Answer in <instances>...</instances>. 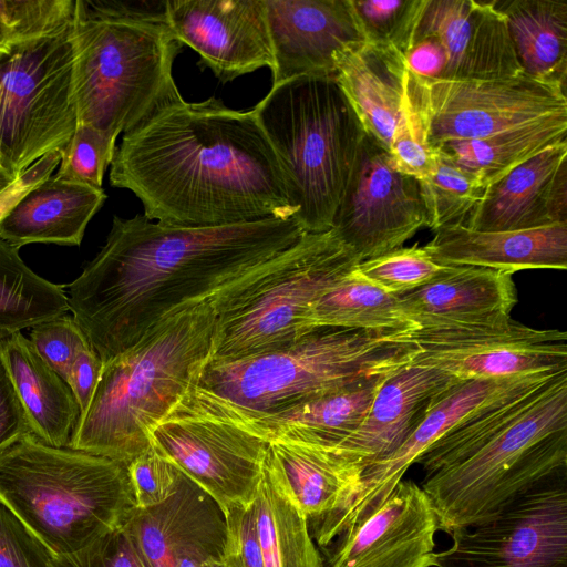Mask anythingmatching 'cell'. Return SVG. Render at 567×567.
<instances>
[{"label":"cell","instance_id":"6da1fadb","mask_svg":"<svg viewBox=\"0 0 567 567\" xmlns=\"http://www.w3.org/2000/svg\"><path fill=\"white\" fill-rule=\"evenodd\" d=\"M317 235L295 218L182 227L114 216L105 245L69 285V310L105 363L190 308L220 312L297 262Z\"/></svg>","mask_w":567,"mask_h":567},{"label":"cell","instance_id":"7a4b0ae2","mask_svg":"<svg viewBox=\"0 0 567 567\" xmlns=\"http://www.w3.org/2000/svg\"><path fill=\"white\" fill-rule=\"evenodd\" d=\"M110 184L164 225L223 226L293 218L281 167L252 111L183 97L125 132Z\"/></svg>","mask_w":567,"mask_h":567},{"label":"cell","instance_id":"3957f363","mask_svg":"<svg viewBox=\"0 0 567 567\" xmlns=\"http://www.w3.org/2000/svg\"><path fill=\"white\" fill-rule=\"evenodd\" d=\"M217 309L190 308L103 363L86 412L68 447L128 465L152 443L150 430L197 384L213 359Z\"/></svg>","mask_w":567,"mask_h":567},{"label":"cell","instance_id":"277c9868","mask_svg":"<svg viewBox=\"0 0 567 567\" xmlns=\"http://www.w3.org/2000/svg\"><path fill=\"white\" fill-rule=\"evenodd\" d=\"M70 38L78 124L117 138L182 97L173 64L183 44L167 22L127 16L112 0H75Z\"/></svg>","mask_w":567,"mask_h":567},{"label":"cell","instance_id":"5b68a950","mask_svg":"<svg viewBox=\"0 0 567 567\" xmlns=\"http://www.w3.org/2000/svg\"><path fill=\"white\" fill-rule=\"evenodd\" d=\"M0 501L53 557L122 527L136 507L126 465L32 434L0 452Z\"/></svg>","mask_w":567,"mask_h":567},{"label":"cell","instance_id":"8992f818","mask_svg":"<svg viewBox=\"0 0 567 567\" xmlns=\"http://www.w3.org/2000/svg\"><path fill=\"white\" fill-rule=\"evenodd\" d=\"M281 167L303 233L332 228L363 133L334 75L272 84L251 110Z\"/></svg>","mask_w":567,"mask_h":567},{"label":"cell","instance_id":"52a82bcc","mask_svg":"<svg viewBox=\"0 0 567 567\" xmlns=\"http://www.w3.org/2000/svg\"><path fill=\"white\" fill-rule=\"evenodd\" d=\"M567 472V372L465 458L423 477L439 529L484 523L543 481Z\"/></svg>","mask_w":567,"mask_h":567},{"label":"cell","instance_id":"ba28073f","mask_svg":"<svg viewBox=\"0 0 567 567\" xmlns=\"http://www.w3.org/2000/svg\"><path fill=\"white\" fill-rule=\"evenodd\" d=\"M409 343L389 336L320 330L295 343L235 360H210L195 385L239 408L272 413L386 377L404 365Z\"/></svg>","mask_w":567,"mask_h":567},{"label":"cell","instance_id":"9c48e42d","mask_svg":"<svg viewBox=\"0 0 567 567\" xmlns=\"http://www.w3.org/2000/svg\"><path fill=\"white\" fill-rule=\"evenodd\" d=\"M76 125L70 28L4 56L0 63L3 171L18 178L44 155L62 152Z\"/></svg>","mask_w":567,"mask_h":567},{"label":"cell","instance_id":"30bf717a","mask_svg":"<svg viewBox=\"0 0 567 567\" xmlns=\"http://www.w3.org/2000/svg\"><path fill=\"white\" fill-rule=\"evenodd\" d=\"M359 262L332 229L319 233L297 262L217 312L212 360L271 351L306 337L313 300Z\"/></svg>","mask_w":567,"mask_h":567},{"label":"cell","instance_id":"8fae6325","mask_svg":"<svg viewBox=\"0 0 567 567\" xmlns=\"http://www.w3.org/2000/svg\"><path fill=\"white\" fill-rule=\"evenodd\" d=\"M405 80L433 151L449 142L567 118L566 86L525 74L497 80H426L406 68Z\"/></svg>","mask_w":567,"mask_h":567},{"label":"cell","instance_id":"7c38bea8","mask_svg":"<svg viewBox=\"0 0 567 567\" xmlns=\"http://www.w3.org/2000/svg\"><path fill=\"white\" fill-rule=\"evenodd\" d=\"M404 59L411 72L426 80H497L524 74L494 0H421Z\"/></svg>","mask_w":567,"mask_h":567},{"label":"cell","instance_id":"4fadbf2b","mask_svg":"<svg viewBox=\"0 0 567 567\" xmlns=\"http://www.w3.org/2000/svg\"><path fill=\"white\" fill-rule=\"evenodd\" d=\"M450 534L451 547L433 553L432 567H567V472Z\"/></svg>","mask_w":567,"mask_h":567},{"label":"cell","instance_id":"5bb4252c","mask_svg":"<svg viewBox=\"0 0 567 567\" xmlns=\"http://www.w3.org/2000/svg\"><path fill=\"white\" fill-rule=\"evenodd\" d=\"M409 343L408 365L440 370L460 381L567 370V333L509 319L489 326L432 327L389 334Z\"/></svg>","mask_w":567,"mask_h":567},{"label":"cell","instance_id":"9a60e30c","mask_svg":"<svg viewBox=\"0 0 567 567\" xmlns=\"http://www.w3.org/2000/svg\"><path fill=\"white\" fill-rule=\"evenodd\" d=\"M427 225L419 179L398 171L389 151L363 132L333 233L361 262L403 247Z\"/></svg>","mask_w":567,"mask_h":567},{"label":"cell","instance_id":"2e32d148","mask_svg":"<svg viewBox=\"0 0 567 567\" xmlns=\"http://www.w3.org/2000/svg\"><path fill=\"white\" fill-rule=\"evenodd\" d=\"M152 442L225 512L256 497L268 443L233 425L173 408Z\"/></svg>","mask_w":567,"mask_h":567},{"label":"cell","instance_id":"e0dca14e","mask_svg":"<svg viewBox=\"0 0 567 567\" xmlns=\"http://www.w3.org/2000/svg\"><path fill=\"white\" fill-rule=\"evenodd\" d=\"M544 372L548 371L502 379L456 381L435 394L420 413L404 441L390 455L363 472L360 491L350 505L313 533L312 538L321 548L329 547L348 526L361 520L381 505L409 467L435 441L495 398Z\"/></svg>","mask_w":567,"mask_h":567},{"label":"cell","instance_id":"ac0fdd59","mask_svg":"<svg viewBox=\"0 0 567 567\" xmlns=\"http://www.w3.org/2000/svg\"><path fill=\"white\" fill-rule=\"evenodd\" d=\"M166 21L224 83L274 68L265 0H166Z\"/></svg>","mask_w":567,"mask_h":567},{"label":"cell","instance_id":"d6986e66","mask_svg":"<svg viewBox=\"0 0 567 567\" xmlns=\"http://www.w3.org/2000/svg\"><path fill=\"white\" fill-rule=\"evenodd\" d=\"M437 529L422 487L401 480L381 505L333 540L324 567H432Z\"/></svg>","mask_w":567,"mask_h":567},{"label":"cell","instance_id":"ffe728a7","mask_svg":"<svg viewBox=\"0 0 567 567\" xmlns=\"http://www.w3.org/2000/svg\"><path fill=\"white\" fill-rule=\"evenodd\" d=\"M122 527L145 567H178L200 555L225 551L224 511L184 473L171 497L135 507Z\"/></svg>","mask_w":567,"mask_h":567},{"label":"cell","instance_id":"44dd1931","mask_svg":"<svg viewBox=\"0 0 567 567\" xmlns=\"http://www.w3.org/2000/svg\"><path fill=\"white\" fill-rule=\"evenodd\" d=\"M274 54L272 84L334 75V54L364 42L348 0H265Z\"/></svg>","mask_w":567,"mask_h":567},{"label":"cell","instance_id":"7402d4cb","mask_svg":"<svg viewBox=\"0 0 567 567\" xmlns=\"http://www.w3.org/2000/svg\"><path fill=\"white\" fill-rule=\"evenodd\" d=\"M567 223V140L491 184L463 226L478 231L525 230Z\"/></svg>","mask_w":567,"mask_h":567},{"label":"cell","instance_id":"603a6c76","mask_svg":"<svg viewBox=\"0 0 567 567\" xmlns=\"http://www.w3.org/2000/svg\"><path fill=\"white\" fill-rule=\"evenodd\" d=\"M396 297L416 329L503 323L517 303L512 274L476 266H446L430 282Z\"/></svg>","mask_w":567,"mask_h":567},{"label":"cell","instance_id":"cb8c5ba5","mask_svg":"<svg viewBox=\"0 0 567 567\" xmlns=\"http://www.w3.org/2000/svg\"><path fill=\"white\" fill-rule=\"evenodd\" d=\"M265 464L307 516L311 535L350 505L364 472L360 464L336 452L285 442L268 443Z\"/></svg>","mask_w":567,"mask_h":567},{"label":"cell","instance_id":"d4e9b609","mask_svg":"<svg viewBox=\"0 0 567 567\" xmlns=\"http://www.w3.org/2000/svg\"><path fill=\"white\" fill-rule=\"evenodd\" d=\"M443 266H476L514 274L567 268V223L511 231H478L451 225L434 231L425 246Z\"/></svg>","mask_w":567,"mask_h":567},{"label":"cell","instance_id":"484cf974","mask_svg":"<svg viewBox=\"0 0 567 567\" xmlns=\"http://www.w3.org/2000/svg\"><path fill=\"white\" fill-rule=\"evenodd\" d=\"M456 381L436 369L402 367L382 381L360 426L332 452L365 471L390 455L430 400Z\"/></svg>","mask_w":567,"mask_h":567},{"label":"cell","instance_id":"4316f807","mask_svg":"<svg viewBox=\"0 0 567 567\" xmlns=\"http://www.w3.org/2000/svg\"><path fill=\"white\" fill-rule=\"evenodd\" d=\"M105 199L103 188L52 174L9 210L0 223V237L18 248L32 243L78 246Z\"/></svg>","mask_w":567,"mask_h":567},{"label":"cell","instance_id":"83f0119b","mask_svg":"<svg viewBox=\"0 0 567 567\" xmlns=\"http://www.w3.org/2000/svg\"><path fill=\"white\" fill-rule=\"evenodd\" d=\"M333 62L336 81L363 132L389 151L403 93L404 56L359 42L339 50Z\"/></svg>","mask_w":567,"mask_h":567},{"label":"cell","instance_id":"f1b7e54d","mask_svg":"<svg viewBox=\"0 0 567 567\" xmlns=\"http://www.w3.org/2000/svg\"><path fill=\"white\" fill-rule=\"evenodd\" d=\"M0 353L32 435L48 445L68 447L80 417V408L69 384L44 362L21 332L1 340Z\"/></svg>","mask_w":567,"mask_h":567},{"label":"cell","instance_id":"f546056e","mask_svg":"<svg viewBox=\"0 0 567 567\" xmlns=\"http://www.w3.org/2000/svg\"><path fill=\"white\" fill-rule=\"evenodd\" d=\"M504 16L523 73L566 86L567 2L494 0Z\"/></svg>","mask_w":567,"mask_h":567},{"label":"cell","instance_id":"4dcf8cb0","mask_svg":"<svg viewBox=\"0 0 567 567\" xmlns=\"http://www.w3.org/2000/svg\"><path fill=\"white\" fill-rule=\"evenodd\" d=\"M309 333L353 330L389 336L416 329L392 295L362 277L355 268L322 291L311 303Z\"/></svg>","mask_w":567,"mask_h":567},{"label":"cell","instance_id":"1f68e13d","mask_svg":"<svg viewBox=\"0 0 567 567\" xmlns=\"http://www.w3.org/2000/svg\"><path fill=\"white\" fill-rule=\"evenodd\" d=\"M566 140L567 118H555L478 140L444 143L434 152L472 174L486 189L514 167Z\"/></svg>","mask_w":567,"mask_h":567},{"label":"cell","instance_id":"d6a6232c","mask_svg":"<svg viewBox=\"0 0 567 567\" xmlns=\"http://www.w3.org/2000/svg\"><path fill=\"white\" fill-rule=\"evenodd\" d=\"M254 502L266 567H324L307 516L285 494L265 462Z\"/></svg>","mask_w":567,"mask_h":567},{"label":"cell","instance_id":"836d02e7","mask_svg":"<svg viewBox=\"0 0 567 567\" xmlns=\"http://www.w3.org/2000/svg\"><path fill=\"white\" fill-rule=\"evenodd\" d=\"M567 370L540 373L495 398L435 441L415 463L424 476L465 458L508 425L530 400Z\"/></svg>","mask_w":567,"mask_h":567},{"label":"cell","instance_id":"e575fe53","mask_svg":"<svg viewBox=\"0 0 567 567\" xmlns=\"http://www.w3.org/2000/svg\"><path fill=\"white\" fill-rule=\"evenodd\" d=\"M69 310L63 288L33 272L0 237V341Z\"/></svg>","mask_w":567,"mask_h":567},{"label":"cell","instance_id":"d590c367","mask_svg":"<svg viewBox=\"0 0 567 567\" xmlns=\"http://www.w3.org/2000/svg\"><path fill=\"white\" fill-rule=\"evenodd\" d=\"M435 153L434 172L419 181L427 213V228L433 231L445 226L463 225L485 190L472 174L445 155Z\"/></svg>","mask_w":567,"mask_h":567},{"label":"cell","instance_id":"8d00e7d4","mask_svg":"<svg viewBox=\"0 0 567 567\" xmlns=\"http://www.w3.org/2000/svg\"><path fill=\"white\" fill-rule=\"evenodd\" d=\"M75 0H0V51H12L66 31Z\"/></svg>","mask_w":567,"mask_h":567},{"label":"cell","instance_id":"74e56055","mask_svg":"<svg viewBox=\"0 0 567 567\" xmlns=\"http://www.w3.org/2000/svg\"><path fill=\"white\" fill-rule=\"evenodd\" d=\"M446 269L424 246L401 247L363 260L358 274L392 295L412 291L430 282Z\"/></svg>","mask_w":567,"mask_h":567},{"label":"cell","instance_id":"f35d334b","mask_svg":"<svg viewBox=\"0 0 567 567\" xmlns=\"http://www.w3.org/2000/svg\"><path fill=\"white\" fill-rule=\"evenodd\" d=\"M421 0H348L365 43L401 53Z\"/></svg>","mask_w":567,"mask_h":567},{"label":"cell","instance_id":"ab89813d","mask_svg":"<svg viewBox=\"0 0 567 567\" xmlns=\"http://www.w3.org/2000/svg\"><path fill=\"white\" fill-rule=\"evenodd\" d=\"M389 154L398 171L419 181L430 176L436 166V153L427 142L426 127L408 87L405 74Z\"/></svg>","mask_w":567,"mask_h":567},{"label":"cell","instance_id":"60d3db41","mask_svg":"<svg viewBox=\"0 0 567 567\" xmlns=\"http://www.w3.org/2000/svg\"><path fill=\"white\" fill-rule=\"evenodd\" d=\"M116 138L92 126L78 124L73 136L61 152L54 177L102 188L105 169L113 159Z\"/></svg>","mask_w":567,"mask_h":567},{"label":"cell","instance_id":"b9f144b4","mask_svg":"<svg viewBox=\"0 0 567 567\" xmlns=\"http://www.w3.org/2000/svg\"><path fill=\"white\" fill-rule=\"evenodd\" d=\"M29 340L44 362L66 383L76 355L91 347L73 316L66 315L32 327Z\"/></svg>","mask_w":567,"mask_h":567},{"label":"cell","instance_id":"7bdbcfd3","mask_svg":"<svg viewBox=\"0 0 567 567\" xmlns=\"http://www.w3.org/2000/svg\"><path fill=\"white\" fill-rule=\"evenodd\" d=\"M136 507L146 508L171 497L177 489L182 471L152 442L127 465Z\"/></svg>","mask_w":567,"mask_h":567},{"label":"cell","instance_id":"ee69618b","mask_svg":"<svg viewBox=\"0 0 567 567\" xmlns=\"http://www.w3.org/2000/svg\"><path fill=\"white\" fill-rule=\"evenodd\" d=\"M225 567H266L259 542L255 502L227 508Z\"/></svg>","mask_w":567,"mask_h":567},{"label":"cell","instance_id":"f6af8a7d","mask_svg":"<svg viewBox=\"0 0 567 567\" xmlns=\"http://www.w3.org/2000/svg\"><path fill=\"white\" fill-rule=\"evenodd\" d=\"M51 553L0 501V567H51Z\"/></svg>","mask_w":567,"mask_h":567},{"label":"cell","instance_id":"bcb514c9","mask_svg":"<svg viewBox=\"0 0 567 567\" xmlns=\"http://www.w3.org/2000/svg\"><path fill=\"white\" fill-rule=\"evenodd\" d=\"M51 567H145L123 527L111 530L84 548L52 557Z\"/></svg>","mask_w":567,"mask_h":567},{"label":"cell","instance_id":"7dc6e473","mask_svg":"<svg viewBox=\"0 0 567 567\" xmlns=\"http://www.w3.org/2000/svg\"><path fill=\"white\" fill-rule=\"evenodd\" d=\"M27 434L30 423L0 353V452Z\"/></svg>","mask_w":567,"mask_h":567},{"label":"cell","instance_id":"c3c4849f","mask_svg":"<svg viewBox=\"0 0 567 567\" xmlns=\"http://www.w3.org/2000/svg\"><path fill=\"white\" fill-rule=\"evenodd\" d=\"M102 368V360L91 347L81 350L72 363L68 384L80 408V416L86 412L92 401Z\"/></svg>","mask_w":567,"mask_h":567},{"label":"cell","instance_id":"681fc988","mask_svg":"<svg viewBox=\"0 0 567 567\" xmlns=\"http://www.w3.org/2000/svg\"><path fill=\"white\" fill-rule=\"evenodd\" d=\"M61 162V152H52L28 167L0 193V223L9 210L33 187L50 177Z\"/></svg>","mask_w":567,"mask_h":567},{"label":"cell","instance_id":"f907efd6","mask_svg":"<svg viewBox=\"0 0 567 567\" xmlns=\"http://www.w3.org/2000/svg\"><path fill=\"white\" fill-rule=\"evenodd\" d=\"M17 178H13L6 171L0 169V193L11 185Z\"/></svg>","mask_w":567,"mask_h":567},{"label":"cell","instance_id":"816d5d0a","mask_svg":"<svg viewBox=\"0 0 567 567\" xmlns=\"http://www.w3.org/2000/svg\"><path fill=\"white\" fill-rule=\"evenodd\" d=\"M6 54L0 51V63L4 59Z\"/></svg>","mask_w":567,"mask_h":567},{"label":"cell","instance_id":"f5cc1de1","mask_svg":"<svg viewBox=\"0 0 567 567\" xmlns=\"http://www.w3.org/2000/svg\"><path fill=\"white\" fill-rule=\"evenodd\" d=\"M0 169H2V166H1V161H0Z\"/></svg>","mask_w":567,"mask_h":567}]
</instances>
